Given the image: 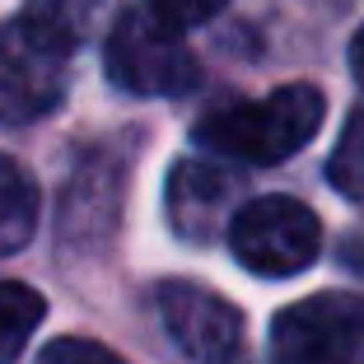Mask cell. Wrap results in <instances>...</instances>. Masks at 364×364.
I'll return each instance as SVG.
<instances>
[{"mask_svg":"<svg viewBox=\"0 0 364 364\" xmlns=\"http://www.w3.org/2000/svg\"><path fill=\"white\" fill-rule=\"evenodd\" d=\"M103 65H107V80L122 94H136V98H168V94H187L196 85V56L187 52L178 28L164 23L154 10L150 14L127 10L112 23Z\"/></svg>","mask_w":364,"mask_h":364,"instance_id":"cell-4","label":"cell"},{"mask_svg":"<svg viewBox=\"0 0 364 364\" xmlns=\"http://www.w3.org/2000/svg\"><path fill=\"white\" fill-rule=\"evenodd\" d=\"M229 178L225 168H215V164H178L168 173V220L178 234L187 238H210L220 229V215H225V201H229Z\"/></svg>","mask_w":364,"mask_h":364,"instance_id":"cell-7","label":"cell"},{"mask_svg":"<svg viewBox=\"0 0 364 364\" xmlns=\"http://www.w3.org/2000/svg\"><path fill=\"white\" fill-rule=\"evenodd\" d=\"M103 5L107 0H28V19H38L43 28H52L56 38H65L70 47H80L89 28L103 19Z\"/></svg>","mask_w":364,"mask_h":364,"instance_id":"cell-11","label":"cell"},{"mask_svg":"<svg viewBox=\"0 0 364 364\" xmlns=\"http://www.w3.org/2000/svg\"><path fill=\"white\" fill-rule=\"evenodd\" d=\"M229 252L252 276L285 280L318 262L322 225L294 196H257V201L238 205L229 220Z\"/></svg>","mask_w":364,"mask_h":364,"instance_id":"cell-3","label":"cell"},{"mask_svg":"<svg viewBox=\"0 0 364 364\" xmlns=\"http://www.w3.org/2000/svg\"><path fill=\"white\" fill-rule=\"evenodd\" d=\"M43 313H47V299L33 285L0 280V364H14L23 355V346L33 341Z\"/></svg>","mask_w":364,"mask_h":364,"instance_id":"cell-9","label":"cell"},{"mask_svg":"<svg viewBox=\"0 0 364 364\" xmlns=\"http://www.w3.org/2000/svg\"><path fill=\"white\" fill-rule=\"evenodd\" d=\"M33 225H38V187L10 154H0V257L19 252L33 238Z\"/></svg>","mask_w":364,"mask_h":364,"instance_id":"cell-8","label":"cell"},{"mask_svg":"<svg viewBox=\"0 0 364 364\" xmlns=\"http://www.w3.org/2000/svg\"><path fill=\"white\" fill-rule=\"evenodd\" d=\"M229 0H150V10L159 14L173 28H192V23H205L210 14H220Z\"/></svg>","mask_w":364,"mask_h":364,"instance_id":"cell-13","label":"cell"},{"mask_svg":"<svg viewBox=\"0 0 364 364\" xmlns=\"http://www.w3.org/2000/svg\"><path fill=\"white\" fill-rule=\"evenodd\" d=\"M159 318L173 346L196 364H234L243 355V313L196 280H164Z\"/></svg>","mask_w":364,"mask_h":364,"instance_id":"cell-6","label":"cell"},{"mask_svg":"<svg viewBox=\"0 0 364 364\" xmlns=\"http://www.w3.org/2000/svg\"><path fill=\"white\" fill-rule=\"evenodd\" d=\"M38 364H127L117 350L89 341V336H56V341L43 346Z\"/></svg>","mask_w":364,"mask_h":364,"instance_id":"cell-12","label":"cell"},{"mask_svg":"<svg viewBox=\"0 0 364 364\" xmlns=\"http://www.w3.org/2000/svg\"><path fill=\"white\" fill-rule=\"evenodd\" d=\"M341 262H346L350 271H360V276H364V225L350 229V234L341 238Z\"/></svg>","mask_w":364,"mask_h":364,"instance_id":"cell-14","label":"cell"},{"mask_svg":"<svg viewBox=\"0 0 364 364\" xmlns=\"http://www.w3.org/2000/svg\"><path fill=\"white\" fill-rule=\"evenodd\" d=\"M350 75L360 80V89H364V23L355 28V38H350Z\"/></svg>","mask_w":364,"mask_h":364,"instance_id":"cell-15","label":"cell"},{"mask_svg":"<svg viewBox=\"0 0 364 364\" xmlns=\"http://www.w3.org/2000/svg\"><path fill=\"white\" fill-rule=\"evenodd\" d=\"M322 117H327V98L313 85H280L276 94L252 98V103L215 107L210 117L192 127V140L220 159L280 164L318 136Z\"/></svg>","mask_w":364,"mask_h":364,"instance_id":"cell-1","label":"cell"},{"mask_svg":"<svg viewBox=\"0 0 364 364\" xmlns=\"http://www.w3.org/2000/svg\"><path fill=\"white\" fill-rule=\"evenodd\" d=\"M327 178H332V187L346 201L364 205V103L346 117L341 136H336L332 159H327Z\"/></svg>","mask_w":364,"mask_h":364,"instance_id":"cell-10","label":"cell"},{"mask_svg":"<svg viewBox=\"0 0 364 364\" xmlns=\"http://www.w3.org/2000/svg\"><path fill=\"white\" fill-rule=\"evenodd\" d=\"M70 56L75 47L28 14L0 23V127H28L56 112L70 80Z\"/></svg>","mask_w":364,"mask_h":364,"instance_id":"cell-2","label":"cell"},{"mask_svg":"<svg viewBox=\"0 0 364 364\" xmlns=\"http://www.w3.org/2000/svg\"><path fill=\"white\" fill-rule=\"evenodd\" d=\"M276 364H364V294H309L271 322Z\"/></svg>","mask_w":364,"mask_h":364,"instance_id":"cell-5","label":"cell"}]
</instances>
